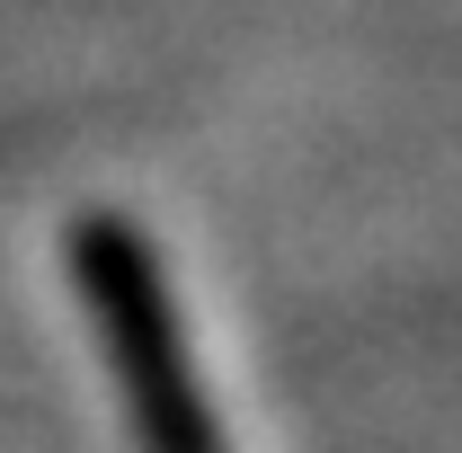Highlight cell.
Returning a JSON list of instances; mask_svg holds the SVG:
<instances>
[{
  "mask_svg": "<svg viewBox=\"0 0 462 453\" xmlns=\"http://www.w3.org/2000/svg\"><path fill=\"white\" fill-rule=\"evenodd\" d=\"M71 284L89 302V329L107 347V374L125 392V418H134L143 453H223L214 400L196 383L187 338H178L161 249L125 214H80L71 223Z\"/></svg>",
  "mask_w": 462,
  "mask_h": 453,
  "instance_id": "6da1fadb",
  "label": "cell"
}]
</instances>
